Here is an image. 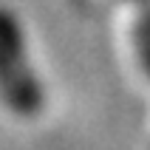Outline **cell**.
Masks as SVG:
<instances>
[{
    "mask_svg": "<svg viewBox=\"0 0 150 150\" xmlns=\"http://www.w3.org/2000/svg\"><path fill=\"white\" fill-rule=\"evenodd\" d=\"M133 8V42L144 74L150 76V0H125Z\"/></svg>",
    "mask_w": 150,
    "mask_h": 150,
    "instance_id": "cell-2",
    "label": "cell"
},
{
    "mask_svg": "<svg viewBox=\"0 0 150 150\" xmlns=\"http://www.w3.org/2000/svg\"><path fill=\"white\" fill-rule=\"evenodd\" d=\"M0 99L17 116L42 110V88L28 62L23 28L8 8H0Z\"/></svg>",
    "mask_w": 150,
    "mask_h": 150,
    "instance_id": "cell-1",
    "label": "cell"
}]
</instances>
